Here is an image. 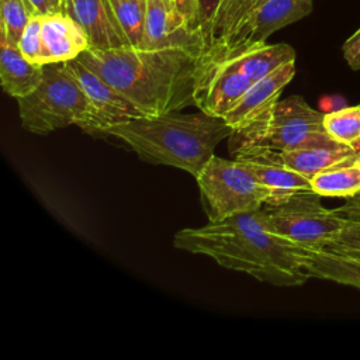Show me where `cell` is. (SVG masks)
Returning a JSON list of instances; mask_svg holds the SVG:
<instances>
[{"instance_id": "cell-1", "label": "cell", "mask_w": 360, "mask_h": 360, "mask_svg": "<svg viewBox=\"0 0 360 360\" xmlns=\"http://www.w3.org/2000/svg\"><path fill=\"white\" fill-rule=\"evenodd\" d=\"M173 245L278 287L302 285L311 278L305 269L307 249L270 231L260 208L180 229Z\"/></svg>"}, {"instance_id": "cell-2", "label": "cell", "mask_w": 360, "mask_h": 360, "mask_svg": "<svg viewBox=\"0 0 360 360\" xmlns=\"http://www.w3.org/2000/svg\"><path fill=\"white\" fill-rule=\"evenodd\" d=\"M202 55L184 48H89L76 59L132 101L146 117L195 105Z\"/></svg>"}, {"instance_id": "cell-3", "label": "cell", "mask_w": 360, "mask_h": 360, "mask_svg": "<svg viewBox=\"0 0 360 360\" xmlns=\"http://www.w3.org/2000/svg\"><path fill=\"white\" fill-rule=\"evenodd\" d=\"M231 134L232 128L222 117L200 110L138 117L108 128L104 136L121 139L143 162L173 166L195 179L217 145Z\"/></svg>"}, {"instance_id": "cell-4", "label": "cell", "mask_w": 360, "mask_h": 360, "mask_svg": "<svg viewBox=\"0 0 360 360\" xmlns=\"http://www.w3.org/2000/svg\"><path fill=\"white\" fill-rule=\"evenodd\" d=\"M335 142L325 129L323 114L309 107L301 96H290L233 129L229 152L232 156L252 150L284 152Z\"/></svg>"}, {"instance_id": "cell-5", "label": "cell", "mask_w": 360, "mask_h": 360, "mask_svg": "<svg viewBox=\"0 0 360 360\" xmlns=\"http://www.w3.org/2000/svg\"><path fill=\"white\" fill-rule=\"evenodd\" d=\"M17 101L22 128L37 135L69 125L84 129L90 118L87 98L65 62L44 65L39 86Z\"/></svg>"}, {"instance_id": "cell-6", "label": "cell", "mask_w": 360, "mask_h": 360, "mask_svg": "<svg viewBox=\"0 0 360 360\" xmlns=\"http://www.w3.org/2000/svg\"><path fill=\"white\" fill-rule=\"evenodd\" d=\"M195 180L208 221L259 210L271 198L270 190L238 159L212 155Z\"/></svg>"}, {"instance_id": "cell-7", "label": "cell", "mask_w": 360, "mask_h": 360, "mask_svg": "<svg viewBox=\"0 0 360 360\" xmlns=\"http://www.w3.org/2000/svg\"><path fill=\"white\" fill-rule=\"evenodd\" d=\"M264 222L270 231L305 249H321L330 243L347 218L322 205L315 191L295 194L277 204H264Z\"/></svg>"}, {"instance_id": "cell-8", "label": "cell", "mask_w": 360, "mask_h": 360, "mask_svg": "<svg viewBox=\"0 0 360 360\" xmlns=\"http://www.w3.org/2000/svg\"><path fill=\"white\" fill-rule=\"evenodd\" d=\"M65 63L80 84L90 107V118L84 128L86 132L104 135V132L114 125L145 117L141 108L80 60L73 59Z\"/></svg>"}, {"instance_id": "cell-9", "label": "cell", "mask_w": 360, "mask_h": 360, "mask_svg": "<svg viewBox=\"0 0 360 360\" xmlns=\"http://www.w3.org/2000/svg\"><path fill=\"white\" fill-rule=\"evenodd\" d=\"M312 11V0H266L232 28L224 42L204 56L249 46L266 39L277 30L292 24Z\"/></svg>"}, {"instance_id": "cell-10", "label": "cell", "mask_w": 360, "mask_h": 360, "mask_svg": "<svg viewBox=\"0 0 360 360\" xmlns=\"http://www.w3.org/2000/svg\"><path fill=\"white\" fill-rule=\"evenodd\" d=\"M141 48H184L204 55L205 45L174 0H146L145 32Z\"/></svg>"}, {"instance_id": "cell-11", "label": "cell", "mask_w": 360, "mask_h": 360, "mask_svg": "<svg viewBox=\"0 0 360 360\" xmlns=\"http://www.w3.org/2000/svg\"><path fill=\"white\" fill-rule=\"evenodd\" d=\"M252 83L253 80L248 76L201 58L194 90V103L198 110L224 118L236 105Z\"/></svg>"}, {"instance_id": "cell-12", "label": "cell", "mask_w": 360, "mask_h": 360, "mask_svg": "<svg viewBox=\"0 0 360 360\" xmlns=\"http://www.w3.org/2000/svg\"><path fill=\"white\" fill-rule=\"evenodd\" d=\"M233 159L240 160L266 186L271 198L266 204H277L295 194L314 191L311 179L287 167L276 150H252L233 155Z\"/></svg>"}, {"instance_id": "cell-13", "label": "cell", "mask_w": 360, "mask_h": 360, "mask_svg": "<svg viewBox=\"0 0 360 360\" xmlns=\"http://www.w3.org/2000/svg\"><path fill=\"white\" fill-rule=\"evenodd\" d=\"M59 11L76 20L87 32L90 48L129 46L110 0H59Z\"/></svg>"}, {"instance_id": "cell-14", "label": "cell", "mask_w": 360, "mask_h": 360, "mask_svg": "<svg viewBox=\"0 0 360 360\" xmlns=\"http://www.w3.org/2000/svg\"><path fill=\"white\" fill-rule=\"evenodd\" d=\"M202 59L239 72L256 82L281 65L295 60V51L287 44L259 42L212 56H202Z\"/></svg>"}, {"instance_id": "cell-15", "label": "cell", "mask_w": 360, "mask_h": 360, "mask_svg": "<svg viewBox=\"0 0 360 360\" xmlns=\"http://www.w3.org/2000/svg\"><path fill=\"white\" fill-rule=\"evenodd\" d=\"M42 65L76 59L90 48V39L83 27L62 11L42 14Z\"/></svg>"}, {"instance_id": "cell-16", "label": "cell", "mask_w": 360, "mask_h": 360, "mask_svg": "<svg viewBox=\"0 0 360 360\" xmlns=\"http://www.w3.org/2000/svg\"><path fill=\"white\" fill-rule=\"evenodd\" d=\"M294 75L295 60H291L281 65L264 77L253 82L236 105L224 117L232 131L243 127L274 105L280 100L283 89L292 80Z\"/></svg>"}, {"instance_id": "cell-17", "label": "cell", "mask_w": 360, "mask_h": 360, "mask_svg": "<svg viewBox=\"0 0 360 360\" xmlns=\"http://www.w3.org/2000/svg\"><path fill=\"white\" fill-rule=\"evenodd\" d=\"M44 77V65L28 60L17 44L0 34V82L3 90L21 98L34 91Z\"/></svg>"}, {"instance_id": "cell-18", "label": "cell", "mask_w": 360, "mask_h": 360, "mask_svg": "<svg viewBox=\"0 0 360 360\" xmlns=\"http://www.w3.org/2000/svg\"><path fill=\"white\" fill-rule=\"evenodd\" d=\"M305 269L311 278H322L360 290V256L329 248L307 249Z\"/></svg>"}, {"instance_id": "cell-19", "label": "cell", "mask_w": 360, "mask_h": 360, "mask_svg": "<svg viewBox=\"0 0 360 360\" xmlns=\"http://www.w3.org/2000/svg\"><path fill=\"white\" fill-rule=\"evenodd\" d=\"M321 197H353L360 193V150L321 170L311 179Z\"/></svg>"}, {"instance_id": "cell-20", "label": "cell", "mask_w": 360, "mask_h": 360, "mask_svg": "<svg viewBox=\"0 0 360 360\" xmlns=\"http://www.w3.org/2000/svg\"><path fill=\"white\" fill-rule=\"evenodd\" d=\"M359 150L360 149L354 146L335 142L330 145L284 150L280 152V158L287 167L304 174L308 179H312L321 170L332 166L333 163Z\"/></svg>"}, {"instance_id": "cell-21", "label": "cell", "mask_w": 360, "mask_h": 360, "mask_svg": "<svg viewBox=\"0 0 360 360\" xmlns=\"http://www.w3.org/2000/svg\"><path fill=\"white\" fill-rule=\"evenodd\" d=\"M110 4L128 45L141 48L145 32L146 0H110Z\"/></svg>"}, {"instance_id": "cell-22", "label": "cell", "mask_w": 360, "mask_h": 360, "mask_svg": "<svg viewBox=\"0 0 360 360\" xmlns=\"http://www.w3.org/2000/svg\"><path fill=\"white\" fill-rule=\"evenodd\" d=\"M323 125L333 141L360 149V105L323 114Z\"/></svg>"}, {"instance_id": "cell-23", "label": "cell", "mask_w": 360, "mask_h": 360, "mask_svg": "<svg viewBox=\"0 0 360 360\" xmlns=\"http://www.w3.org/2000/svg\"><path fill=\"white\" fill-rule=\"evenodd\" d=\"M35 10L28 0H0V34L10 42L18 44Z\"/></svg>"}, {"instance_id": "cell-24", "label": "cell", "mask_w": 360, "mask_h": 360, "mask_svg": "<svg viewBox=\"0 0 360 360\" xmlns=\"http://www.w3.org/2000/svg\"><path fill=\"white\" fill-rule=\"evenodd\" d=\"M243 3H245V0H224L222 1L221 7L218 10V14L215 17V21H214L210 48L204 55L215 51L224 42L225 37L233 28L238 14H239V10Z\"/></svg>"}, {"instance_id": "cell-25", "label": "cell", "mask_w": 360, "mask_h": 360, "mask_svg": "<svg viewBox=\"0 0 360 360\" xmlns=\"http://www.w3.org/2000/svg\"><path fill=\"white\" fill-rule=\"evenodd\" d=\"M41 21L42 14H35L31 17L24 32L20 37L18 48L22 55L38 65H42V38H41Z\"/></svg>"}, {"instance_id": "cell-26", "label": "cell", "mask_w": 360, "mask_h": 360, "mask_svg": "<svg viewBox=\"0 0 360 360\" xmlns=\"http://www.w3.org/2000/svg\"><path fill=\"white\" fill-rule=\"evenodd\" d=\"M222 1L224 0H195V28L204 39L205 52L210 48L214 21Z\"/></svg>"}, {"instance_id": "cell-27", "label": "cell", "mask_w": 360, "mask_h": 360, "mask_svg": "<svg viewBox=\"0 0 360 360\" xmlns=\"http://www.w3.org/2000/svg\"><path fill=\"white\" fill-rule=\"evenodd\" d=\"M323 248L349 249L360 252V218H347L346 224L342 226L333 240Z\"/></svg>"}, {"instance_id": "cell-28", "label": "cell", "mask_w": 360, "mask_h": 360, "mask_svg": "<svg viewBox=\"0 0 360 360\" xmlns=\"http://www.w3.org/2000/svg\"><path fill=\"white\" fill-rule=\"evenodd\" d=\"M342 53L350 69L360 70V28L345 41Z\"/></svg>"}, {"instance_id": "cell-29", "label": "cell", "mask_w": 360, "mask_h": 360, "mask_svg": "<svg viewBox=\"0 0 360 360\" xmlns=\"http://www.w3.org/2000/svg\"><path fill=\"white\" fill-rule=\"evenodd\" d=\"M335 211L349 219L360 218V193H357L353 197L346 198V201L340 207L335 208Z\"/></svg>"}, {"instance_id": "cell-30", "label": "cell", "mask_w": 360, "mask_h": 360, "mask_svg": "<svg viewBox=\"0 0 360 360\" xmlns=\"http://www.w3.org/2000/svg\"><path fill=\"white\" fill-rule=\"evenodd\" d=\"M176 4L180 7V10L187 15V18L190 20L193 28L195 31H198L195 28V0H174ZM205 45V44H204Z\"/></svg>"}, {"instance_id": "cell-31", "label": "cell", "mask_w": 360, "mask_h": 360, "mask_svg": "<svg viewBox=\"0 0 360 360\" xmlns=\"http://www.w3.org/2000/svg\"><path fill=\"white\" fill-rule=\"evenodd\" d=\"M37 14H48L58 11L53 0H28Z\"/></svg>"}, {"instance_id": "cell-32", "label": "cell", "mask_w": 360, "mask_h": 360, "mask_svg": "<svg viewBox=\"0 0 360 360\" xmlns=\"http://www.w3.org/2000/svg\"><path fill=\"white\" fill-rule=\"evenodd\" d=\"M264 1H266V0H245V3L242 4V7H240V10H239V14H238V18H236L235 25L242 20L243 15H246V14L250 13L252 10L257 8V7L262 6ZM235 25H233V27H235ZM231 31H232V30H231ZM231 31H229V32H231ZM225 38H226V37H225Z\"/></svg>"}, {"instance_id": "cell-33", "label": "cell", "mask_w": 360, "mask_h": 360, "mask_svg": "<svg viewBox=\"0 0 360 360\" xmlns=\"http://www.w3.org/2000/svg\"><path fill=\"white\" fill-rule=\"evenodd\" d=\"M329 249H333V248H329ZM336 250H342V252H349V253H353V255H357V256H360V252H357V250H349V249H336Z\"/></svg>"}, {"instance_id": "cell-34", "label": "cell", "mask_w": 360, "mask_h": 360, "mask_svg": "<svg viewBox=\"0 0 360 360\" xmlns=\"http://www.w3.org/2000/svg\"><path fill=\"white\" fill-rule=\"evenodd\" d=\"M55 1V4H56V8H58V11H59V0H53Z\"/></svg>"}]
</instances>
